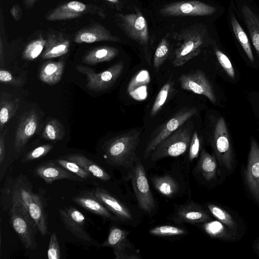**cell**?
Instances as JSON below:
<instances>
[{"label":"cell","mask_w":259,"mask_h":259,"mask_svg":"<svg viewBox=\"0 0 259 259\" xmlns=\"http://www.w3.org/2000/svg\"><path fill=\"white\" fill-rule=\"evenodd\" d=\"M141 132L134 130L116 136L104 147V156L108 163L131 169L138 157L136 151Z\"/></svg>","instance_id":"6da1fadb"},{"label":"cell","mask_w":259,"mask_h":259,"mask_svg":"<svg viewBox=\"0 0 259 259\" xmlns=\"http://www.w3.org/2000/svg\"><path fill=\"white\" fill-rule=\"evenodd\" d=\"M208 34L205 26L198 23L183 28L179 32L174 33L171 37L178 41L174 52V66H182L198 55Z\"/></svg>","instance_id":"7a4b0ae2"},{"label":"cell","mask_w":259,"mask_h":259,"mask_svg":"<svg viewBox=\"0 0 259 259\" xmlns=\"http://www.w3.org/2000/svg\"><path fill=\"white\" fill-rule=\"evenodd\" d=\"M191 140V129L183 124L155 148L150 156L151 160L156 161L166 157L182 155L190 146Z\"/></svg>","instance_id":"3957f363"},{"label":"cell","mask_w":259,"mask_h":259,"mask_svg":"<svg viewBox=\"0 0 259 259\" xmlns=\"http://www.w3.org/2000/svg\"><path fill=\"white\" fill-rule=\"evenodd\" d=\"M9 214L12 225L24 247L30 250L36 249V235L38 229L28 210L14 205L10 208Z\"/></svg>","instance_id":"277c9868"},{"label":"cell","mask_w":259,"mask_h":259,"mask_svg":"<svg viewBox=\"0 0 259 259\" xmlns=\"http://www.w3.org/2000/svg\"><path fill=\"white\" fill-rule=\"evenodd\" d=\"M131 180L139 207L147 213L155 208V202L151 191L144 166L138 157L127 176Z\"/></svg>","instance_id":"5b68a950"},{"label":"cell","mask_w":259,"mask_h":259,"mask_svg":"<svg viewBox=\"0 0 259 259\" xmlns=\"http://www.w3.org/2000/svg\"><path fill=\"white\" fill-rule=\"evenodd\" d=\"M123 68L124 63L122 61L99 73L82 65L75 67L78 72L87 76L88 89L95 92H103L111 87L121 74Z\"/></svg>","instance_id":"8992f818"},{"label":"cell","mask_w":259,"mask_h":259,"mask_svg":"<svg viewBox=\"0 0 259 259\" xmlns=\"http://www.w3.org/2000/svg\"><path fill=\"white\" fill-rule=\"evenodd\" d=\"M117 25L130 38L141 45H147L149 33L146 20L140 10L128 14L117 13L115 15Z\"/></svg>","instance_id":"52a82bcc"},{"label":"cell","mask_w":259,"mask_h":259,"mask_svg":"<svg viewBox=\"0 0 259 259\" xmlns=\"http://www.w3.org/2000/svg\"><path fill=\"white\" fill-rule=\"evenodd\" d=\"M197 112V109L194 107L185 108L162 124L147 143L144 155L145 159L150 156L153 151L162 141L195 115Z\"/></svg>","instance_id":"ba28073f"},{"label":"cell","mask_w":259,"mask_h":259,"mask_svg":"<svg viewBox=\"0 0 259 259\" xmlns=\"http://www.w3.org/2000/svg\"><path fill=\"white\" fill-rule=\"evenodd\" d=\"M129 232L116 226L112 227L103 247H110L113 250L115 259H140L139 250L136 251L127 238Z\"/></svg>","instance_id":"9c48e42d"},{"label":"cell","mask_w":259,"mask_h":259,"mask_svg":"<svg viewBox=\"0 0 259 259\" xmlns=\"http://www.w3.org/2000/svg\"><path fill=\"white\" fill-rule=\"evenodd\" d=\"M215 7L198 1H182L167 4L162 8L159 13L166 17L197 16L213 14Z\"/></svg>","instance_id":"30bf717a"},{"label":"cell","mask_w":259,"mask_h":259,"mask_svg":"<svg viewBox=\"0 0 259 259\" xmlns=\"http://www.w3.org/2000/svg\"><path fill=\"white\" fill-rule=\"evenodd\" d=\"M213 147L220 164L231 170L233 154L226 122L223 117L217 121L213 134Z\"/></svg>","instance_id":"8fae6325"},{"label":"cell","mask_w":259,"mask_h":259,"mask_svg":"<svg viewBox=\"0 0 259 259\" xmlns=\"http://www.w3.org/2000/svg\"><path fill=\"white\" fill-rule=\"evenodd\" d=\"M59 212L66 228L72 234L89 244L98 246V243L85 230V218L81 212L70 206L65 209H59Z\"/></svg>","instance_id":"7c38bea8"},{"label":"cell","mask_w":259,"mask_h":259,"mask_svg":"<svg viewBox=\"0 0 259 259\" xmlns=\"http://www.w3.org/2000/svg\"><path fill=\"white\" fill-rule=\"evenodd\" d=\"M181 88L207 97L213 103L216 98L212 88L204 73L197 70L183 74L179 77Z\"/></svg>","instance_id":"4fadbf2b"},{"label":"cell","mask_w":259,"mask_h":259,"mask_svg":"<svg viewBox=\"0 0 259 259\" xmlns=\"http://www.w3.org/2000/svg\"><path fill=\"white\" fill-rule=\"evenodd\" d=\"M7 193L9 196L11 206L14 205H20L27 210L34 194L31 183L27 178L23 175H19L12 181L10 186H8Z\"/></svg>","instance_id":"5bb4252c"},{"label":"cell","mask_w":259,"mask_h":259,"mask_svg":"<svg viewBox=\"0 0 259 259\" xmlns=\"http://www.w3.org/2000/svg\"><path fill=\"white\" fill-rule=\"evenodd\" d=\"M245 179L252 195L259 202V145L253 139L250 141Z\"/></svg>","instance_id":"9a60e30c"},{"label":"cell","mask_w":259,"mask_h":259,"mask_svg":"<svg viewBox=\"0 0 259 259\" xmlns=\"http://www.w3.org/2000/svg\"><path fill=\"white\" fill-rule=\"evenodd\" d=\"M39 118L35 110H32L23 116L18 124L14 140V148L19 152L36 133Z\"/></svg>","instance_id":"2e32d148"},{"label":"cell","mask_w":259,"mask_h":259,"mask_svg":"<svg viewBox=\"0 0 259 259\" xmlns=\"http://www.w3.org/2000/svg\"><path fill=\"white\" fill-rule=\"evenodd\" d=\"M102 41L119 42L120 39L112 35L110 31L100 23H95L82 28L74 37V41L78 44Z\"/></svg>","instance_id":"e0dca14e"},{"label":"cell","mask_w":259,"mask_h":259,"mask_svg":"<svg viewBox=\"0 0 259 259\" xmlns=\"http://www.w3.org/2000/svg\"><path fill=\"white\" fill-rule=\"evenodd\" d=\"M36 175L42 179L47 184H51L56 180L68 179L81 181L82 179L73 174L58 163L47 162L42 164L35 169Z\"/></svg>","instance_id":"ac0fdd59"},{"label":"cell","mask_w":259,"mask_h":259,"mask_svg":"<svg viewBox=\"0 0 259 259\" xmlns=\"http://www.w3.org/2000/svg\"><path fill=\"white\" fill-rule=\"evenodd\" d=\"M85 4L78 1H70L54 9L46 16L49 21H55L78 18L88 12Z\"/></svg>","instance_id":"d6986e66"},{"label":"cell","mask_w":259,"mask_h":259,"mask_svg":"<svg viewBox=\"0 0 259 259\" xmlns=\"http://www.w3.org/2000/svg\"><path fill=\"white\" fill-rule=\"evenodd\" d=\"M72 199L84 209L103 218L113 221L118 220L116 216L112 215L101 201L91 192L84 193L73 197Z\"/></svg>","instance_id":"ffe728a7"},{"label":"cell","mask_w":259,"mask_h":259,"mask_svg":"<svg viewBox=\"0 0 259 259\" xmlns=\"http://www.w3.org/2000/svg\"><path fill=\"white\" fill-rule=\"evenodd\" d=\"M94 194L105 207L114 213L119 219L125 221L132 219V215L130 210L105 189L97 187L94 191Z\"/></svg>","instance_id":"44dd1931"},{"label":"cell","mask_w":259,"mask_h":259,"mask_svg":"<svg viewBox=\"0 0 259 259\" xmlns=\"http://www.w3.org/2000/svg\"><path fill=\"white\" fill-rule=\"evenodd\" d=\"M70 41L60 33H50L46 39V44L41 57L48 59L63 56L69 51Z\"/></svg>","instance_id":"7402d4cb"},{"label":"cell","mask_w":259,"mask_h":259,"mask_svg":"<svg viewBox=\"0 0 259 259\" xmlns=\"http://www.w3.org/2000/svg\"><path fill=\"white\" fill-rule=\"evenodd\" d=\"M209 219L207 213L193 203L181 206L174 218L176 222L191 224L205 222Z\"/></svg>","instance_id":"603a6c76"},{"label":"cell","mask_w":259,"mask_h":259,"mask_svg":"<svg viewBox=\"0 0 259 259\" xmlns=\"http://www.w3.org/2000/svg\"><path fill=\"white\" fill-rule=\"evenodd\" d=\"M241 14L259 58V15L247 5L242 7Z\"/></svg>","instance_id":"cb8c5ba5"},{"label":"cell","mask_w":259,"mask_h":259,"mask_svg":"<svg viewBox=\"0 0 259 259\" xmlns=\"http://www.w3.org/2000/svg\"><path fill=\"white\" fill-rule=\"evenodd\" d=\"M64 69V62L62 60L46 62L41 67L39 78L47 84H56L61 80Z\"/></svg>","instance_id":"d4e9b609"},{"label":"cell","mask_w":259,"mask_h":259,"mask_svg":"<svg viewBox=\"0 0 259 259\" xmlns=\"http://www.w3.org/2000/svg\"><path fill=\"white\" fill-rule=\"evenodd\" d=\"M66 159L74 162L91 174L93 176L103 181L109 180L110 176L101 167L87 157L78 154H72L66 156Z\"/></svg>","instance_id":"484cf974"},{"label":"cell","mask_w":259,"mask_h":259,"mask_svg":"<svg viewBox=\"0 0 259 259\" xmlns=\"http://www.w3.org/2000/svg\"><path fill=\"white\" fill-rule=\"evenodd\" d=\"M28 210L40 234L42 236L46 235L48 232L46 213L41 198L37 194L34 193L33 200L28 206Z\"/></svg>","instance_id":"4316f807"},{"label":"cell","mask_w":259,"mask_h":259,"mask_svg":"<svg viewBox=\"0 0 259 259\" xmlns=\"http://www.w3.org/2000/svg\"><path fill=\"white\" fill-rule=\"evenodd\" d=\"M118 54V50L112 47H99L89 51L83 57L82 63L94 65L106 61H109L114 58Z\"/></svg>","instance_id":"83f0119b"},{"label":"cell","mask_w":259,"mask_h":259,"mask_svg":"<svg viewBox=\"0 0 259 259\" xmlns=\"http://www.w3.org/2000/svg\"><path fill=\"white\" fill-rule=\"evenodd\" d=\"M151 180L155 189L166 197H172L178 191V183L169 175L156 176Z\"/></svg>","instance_id":"f1b7e54d"},{"label":"cell","mask_w":259,"mask_h":259,"mask_svg":"<svg viewBox=\"0 0 259 259\" xmlns=\"http://www.w3.org/2000/svg\"><path fill=\"white\" fill-rule=\"evenodd\" d=\"M198 168L206 181H209L212 180L215 177L217 170L215 158L204 150H202L199 160Z\"/></svg>","instance_id":"f546056e"},{"label":"cell","mask_w":259,"mask_h":259,"mask_svg":"<svg viewBox=\"0 0 259 259\" xmlns=\"http://www.w3.org/2000/svg\"><path fill=\"white\" fill-rule=\"evenodd\" d=\"M231 23L233 32L250 62H254V57L248 38L234 15L231 17Z\"/></svg>","instance_id":"4dcf8cb0"},{"label":"cell","mask_w":259,"mask_h":259,"mask_svg":"<svg viewBox=\"0 0 259 259\" xmlns=\"http://www.w3.org/2000/svg\"><path fill=\"white\" fill-rule=\"evenodd\" d=\"M65 134V129L62 123L58 119L53 118L45 126L42 136L47 140L56 141L61 140Z\"/></svg>","instance_id":"1f68e13d"},{"label":"cell","mask_w":259,"mask_h":259,"mask_svg":"<svg viewBox=\"0 0 259 259\" xmlns=\"http://www.w3.org/2000/svg\"><path fill=\"white\" fill-rule=\"evenodd\" d=\"M19 102L20 100L18 98L11 100H1L0 106L1 130L14 116L18 108Z\"/></svg>","instance_id":"d6a6232c"},{"label":"cell","mask_w":259,"mask_h":259,"mask_svg":"<svg viewBox=\"0 0 259 259\" xmlns=\"http://www.w3.org/2000/svg\"><path fill=\"white\" fill-rule=\"evenodd\" d=\"M46 39L41 36L29 42L25 48L22 57L26 60L32 61L36 59L45 48Z\"/></svg>","instance_id":"836d02e7"},{"label":"cell","mask_w":259,"mask_h":259,"mask_svg":"<svg viewBox=\"0 0 259 259\" xmlns=\"http://www.w3.org/2000/svg\"><path fill=\"white\" fill-rule=\"evenodd\" d=\"M220 221H211L204 223L202 228L209 235L219 238H230L231 236L228 230Z\"/></svg>","instance_id":"e575fe53"},{"label":"cell","mask_w":259,"mask_h":259,"mask_svg":"<svg viewBox=\"0 0 259 259\" xmlns=\"http://www.w3.org/2000/svg\"><path fill=\"white\" fill-rule=\"evenodd\" d=\"M169 52V42L166 37H163L159 42L154 53L153 66L158 68L165 61Z\"/></svg>","instance_id":"d590c367"},{"label":"cell","mask_w":259,"mask_h":259,"mask_svg":"<svg viewBox=\"0 0 259 259\" xmlns=\"http://www.w3.org/2000/svg\"><path fill=\"white\" fill-rule=\"evenodd\" d=\"M171 84L170 82H167L163 85L159 91L150 111V115L151 117H154L156 115L164 104L168 96Z\"/></svg>","instance_id":"8d00e7d4"},{"label":"cell","mask_w":259,"mask_h":259,"mask_svg":"<svg viewBox=\"0 0 259 259\" xmlns=\"http://www.w3.org/2000/svg\"><path fill=\"white\" fill-rule=\"evenodd\" d=\"M208 207L211 213L221 223L230 228L235 229L236 223L231 215L221 207L209 204Z\"/></svg>","instance_id":"74e56055"},{"label":"cell","mask_w":259,"mask_h":259,"mask_svg":"<svg viewBox=\"0 0 259 259\" xmlns=\"http://www.w3.org/2000/svg\"><path fill=\"white\" fill-rule=\"evenodd\" d=\"M149 233L155 236H172L185 234L186 231L177 227L164 225L153 228L149 231Z\"/></svg>","instance_id":"f35d334b"},{"label":"cell","mask_w":259,"mask_h":259,"mask_svg":"<svg viewBox=\"0 0 259 259\" xmlns=\"http://www.w3.org/2000/svg\"><path fill=\"white\" fill-rule=\"evenodd\" d=\"M57 162L69 171L82 179H87L92 177L91 174L74 162L63 159H58Z\"/></svg>","instance_id":"ab89813d"},{"label":"cell","mask_w":259,"mask_h":259,"mask_svg":"<svg viewBox=\"0 0 259 259\" xmlns=\"http://www.w3.org/2000/svg\"><path fill=\"white\" fill-rule=\"evenodd\" d=\"M53 148L51 144H45L38 146L29 152L22 158V162H26L41 158L48 154Z\"/></svg>","instance_id":"60d3db41"},{"label":"cell","mask_w":259,"mask_h":259,"mask_svg":"<svg viewBox=\"0 0 259 259\" xmlns=\"http://www.w3.org/2000/svg\"><path fill=\"white\" fill-rule=\"evenodd\" d=\"M214 52L218 61L226 73L229 77L234 78L235 70L229 58L219 50L215 49Z\"/></svg>","instance_id":"b9f144b4"},{"label":"cell","mask_w":259,"mask_h":259,"mask_svg":"<svg viewBox=\"0 0 259 259\" xmlns=\"http://www.w3.org/2000/svg\"><path fill=\"white\" fill-rule=\"evenodd\" d=\"M49 259H59L61 258L60 247L56 233H52L47 251Z\"/></svg>","instance_id":"7bdbcfd3"},{"label":"cell","mask_w":259,"mask_h":259,"mask_svg":"<svg viewBox=\"0 0 259 259\" xmlns=\"http://www.w3.org/2000/svg\"><path fill=\"white\" fill-rule=\"evenodd\" d=\"M0 80L2 82L16 87H19L23 83L21 78L15 77L9 71L2 69L0 70Z\"/></svg>","instance_id":"ee69618b"},{"label":"cell","mask_w":259,"mask_h":259,"mask_svg":"<svg viewBox=\"0 0 259 259\" xmlns=\"http://www.w3.org/2000/svg\"><path fill=\"white\" fill-rule=\"evenodd\" d=\"M189 148V158L193 161L198 157L200 150V141L196 132L193 134Z\"/></svg>","instance_id":"f6af8a7d"},{"label":"cell","mask_w":259,"mask_h":259,"mask_svg":"<svg viewBox=\"0 0 259 259\" xmlns=\"http://www.w3.org/2000/svg\"><path fill=\"white\" fill-rule=\"evenodd\" d=\"M10 13L16 21H18L21 18L22 10L18 5L16 4L13 6L10 10Z\"/></svg>","instance_id":"bcb514c9"},{"label":"cell","mask_w":259,"mask_h":259,"mask_svg":"<svg viewBox=\"0 0 259 259\" xmlns=\"http://www.w3.org/2000/svg\"><path fill=\"white\" fill-rule=\"evenodd\" d=\"M6 153L5 135H1L0 137V163L4 160Z\"/></svg>","instance_id":"7dc6e473"},{"label":"cell","mask_w":259,"mask_h":259,"mask_svg":"<svg viewBox=\"0 0 259 259\" xmlns=\"http://www.w3.org/2000/svg\"><path fill=\"white\" fill-rule=\"evenodd\" d=\"M4 48L2 42V39L1 38L0 40V63L1 66L2 67L4 66Z\"/></svg>","instance_id":"c3c4849f"},{"label":"cell","mask_w":259,"mask_h":259,"mask_svg":"<svg viewBox=\"0 0 259 259\" xmlns=\"http://www.w3.org/2000/svg\"><path fill=\"white\" fill-rule=\"evenodd\" d=\"M37 0H24L25 5L27 7L29 8L33 6Z\"/></svg>","instance_id":"681fc988"},{"label":"cell","mask_w":259,"mask_h":259,"mask_svg":"<svg viewBox=\"0 0 259 259\" xmlns=\"http://www.w3.org/2000/svg\"><path fill=\"white\" fill-rule=\"evenodd\" d=\"M111 3L116 4L118 2L119 0H106Z\"/></svg>","instance_id":"f907efd6"},{"label":"cell","mask_w":259,"mask_h":259,"mask_svg":"<svg viewBox=\"0 0 259 259\" xmlns=\"http://www.w3.org/2000/svg\"><path fill=\"white\" fill-rule=\"evenodd\" d=\"M257 247L258 249L259 250V242L258 243Z\"/></svg>","instance_id":"816d5d0a"}]
</instances>
